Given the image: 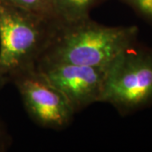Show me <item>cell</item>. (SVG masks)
Returning a JSON list of instances; mask_svg holds the SVG:
<instances>
[{
    "instance_id": "1",
    "label": "cell",
    "mask_w": 152,
    "mask_h": 152,
    "mask_svg": "<svg viewBox=\"0 0 152 152\" xmlns=\"http://www.w3.org/2000/svg\"><path fill=\"white\" fill-rule=\"evenodd\" d=\"M136 26H109L91 17L73 21L55 20L38 63H64L108 68L137 42Z\"/></svg>"
},
{
    "instance_id": "2",
    "label": "cell",
    "mask_w": 152,
    "mask_h": 152,
    "mask_svg": "<svg viewBox=\"0 0 152 152\" xmlns=\"http://www.w3.org/2000/svg\"><path fill=\"white\" fill-rule=\"evenodd\" d=\"M55 20L0 3V72L10 81L36 67Z\"/></svg>"
},
{
    "instance_id": "3",
    "label": "cell",
    "mask_w": 152,
    "mask_h": 152,
    "mask_svg": "<svg viewBox=\"0 0 152 152\" xmlns=\"http://www.w3.org/2000/svg\"><path fill=\"white\" fill-rule=\"evenodd\" d=\"M100 102L126 116L152 106V48L132 44L109 66Z\"/></svg>"
},
{
    "instance_id": "4",
    "label": "cell",
    "mask_w": 152,
    "mask_h": 152,
    "mask_svg": "<svg viewBox=\"0 0 152 152\" xmlns=\"http://www.w3.org/2000/svg\"><path fill=\"white\" fill-rule=\"evenodd\" d=\"M32 121L48 129L63 130L73 121L75 112L66 96L38 70L28 69L10 79Z\"/></svg>"
},
{
    "instance_id": "5",
    "label": "cell",
    "mask_w": 152,
    "mask_h": 152,
    "mask_svg": "<svg viewBox=\"0 0 152 152\" xmlns=\"http://www.w3.org/2000/svg\"><path fill=\"white\" fill-rule=\"evenodd\" d=\"M36 67L65 96L75 113L100 102L108 68L64 63H38Z\"/></svg>"
},
{
    "instance_id": "6",
    "label": "cell",
    "mask_w": 152,
    "mask_h": 152,
    "mask_svg": "<svg viewBox=\"0 0 152 152\" xmlns=\"http://www.w3.org/2000/svg\"><path fill=\"white\" fill-rule=\"evenodd\" d=\"M104 0H51L56 20L73 21L90 17V13Z\"/></svg>"
},
{
    "instance_id": "7",
    "label": "cell",
    "mask_w": 152,
    "mask_h": 152,
    "mask_svg": "<svg viewBox=\"0 0 152 152\" xmlns=\"http://www.w3.org/2000/svg\"><path fill=\"white\" fill-rule=\"evenodd\" d=\"M0 3L30 11L48 19H55L51 0H0Z\"/></svg>"
},
{
    "instance_id": "8",
    "label": "cell",
    "mask_w": 152,
    "mask_h": 152,
    "mask_svg": "<svg viewBox=\"0 0 152 152\" xmlns=\"http://www.w3.org/2000/svg\"><path fill=\"white\" fill-rule=\"evenodd\" d=\"M139 16L152 26V0H122Z\"/></svg>"
},
{
    "instance_id": "9",
    "label": "cell",
    "mask_w": 152,
    "mask_h": 152,
    "mask_svg": "<svg viewBox=\"0 0 152 152\" xmlns=\"http://www.w3.org/2000/svg\"><path fill=\"white\" fill-rule=\"evenodd\" d=\"M11 144L10 136L6 129L3 121L0 118V152L5 151Z\"/></svg>"
},
{
    "instance_id": "10",
    "label": "cell",
    "mask_w": 152,
    "mask_h": 152,
    "mask_svg": "<svg viewBox=\"0 0 152 152\" xmlns=\"http://www.w3.org/2000/svg\"><path fill=\"white\" fill-rule=\"evenodd\" d=\"M8 82H10L9 78L6 77L5 75H4L0 72V90H2Z\"/></svg>"
}]
</instances>
